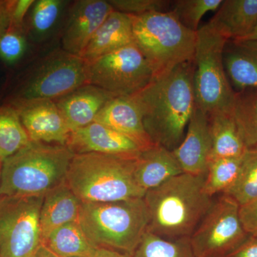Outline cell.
Returning a JSON list of instances; mask_svg holds the SVG:
<instances>
[{
    "label": "cell",
    "instance_id": "9",
    "mask_svg": "<svg viewBox=\"0 0 257 257\" xmlns=\"http://www.w3.org/2000/svg\"><path fill=\"white\" fill-rule=\"evenodd\" d=\"M88 64L89 84L116 97H131L155 78L153 69L135 43Z\"/></svg>",
    "mask_w": 257,
    "mask_h": 257
},
{
    "label": "cell",
    "instance_id": "2",
    "mask_svg": "<svg viewBox=\"0 0 257 257\" xmlns=\"http://www.w3.org/2000/svg\"><path fill=\"white\" fill-rule=\"evenodd\" d=\"M205 176L180 174L147 191V231L166 239L190 237L214 201L204 190Z\"/></svg>",
    "mask_w": 257,
    "mask_h": 257
},
{
    "label": "cell",
    "instance_id": "32",
    "mask_svg": "<svg viewBox=\"0 0 257 257\" xmlns=\"http://www.w3.org/2000/svg\"><path fill=\"white\" fill-rule=\"evenodd\" d=\"M28 49V40L23 30L10 27L0 37V58L8 64H14L23 58Z\"/></svg>",
    "mask_w": 257,
    "mask_h": 257
},
{
    "label": "cell",
    "instance_id": "8",
    "mask_svg": "<svg viewBox=\"0 0 257 257\" xmlns=\"http://www.w3.org/2000/svg\"><path fill=\"white\" fill-rule=\"evenodd\" d=\"M89 84V64L57 49L38 58L20 84L14 101L56 100Z\"/></svg>",
    "mask_w": 257,
    "mask_h": 257
},
{
    "label": "cell",
    "instance_id": "10",
    "mask_svg": "<svg viewBox=\"0 0 257 257\" xmlns=\"http://www.w3.org/2000/svg\"><path fill=\"white\" fill-rule=\"evenodd\" d=\"M239 208L225 194L214 199L189 237L196 257H226L246 241L250 235L241 224Z\"/></svg>",
    "mask_w": 257,
    "mask_h": 257
},
{
    "label": "cell",
    "instance_id": "33",
    "mask_svg": "<svg viewBox=\"0 0 257 257\" xmlns=\"http://www.w3.org/2000/svg\"><path fill=\"white\" fill-rule=\"evenodd\" d=\"M114 11L128 15H141L152 12H168L172 2L167 0H109Z\"/></svg>",
    "mask_w": 257,
    "mask_h": 257
},
{
    "label": "cell",
    "instance_id": "38",
    "mask_svg": "<svg viewBox=\"0 0 257 257\" xmlns=\"http://www.w3.org/2000/svg\"><path fill=\"white\" fill-rule=\"evenodd\" d=\"M89 257H131L126 253L103 247H96Z\"/></svg>",
    "mask_w": 257,
    "mask_h": 257
},
{
    "label": "cell",
    "instance_id": "26",
    "mask_svg": "<svg viewBox=\"0 0 257 257\" xmlns=\"http://www.w3.org/2000/svg\"><path fill=\"white\" fill-rule=\"evenodd\" d=\"M222 194L232 198L240 207L257 199V147L243 154L237 177Z\"/></svg>",
    "mask_w": 257,
    "mask_h": 257
},
{
    "label": "cell",
    "instance_id": "23",
    "mask_svg": "<svg viewBox=\"0 0 257 257\" xmlns=\"http://www.w3.org/2000/svg\"><path fill=\"white\" fill-rule=\"evenodd\" d=\"M208 116L212 141L210 161L242 156L248 147L232 112L218 111L208 114Z\"/></svg>",
    "mask_w": 257,
    "mask_h": 257
},
{
    "label": "cell",
    "instance_id": "16",
    "mask_svg": "<svg viewBox=\"0 0 257 257\" xmlns=\"http://www.w3.org/2000/svg\"><path fill=\"white\" fill-rule=\"evenodd\" d=\"M110 93L88 84L55 100L71 133L87 126L113 98Z\"/></svg>",
    "mask_w": 257,
    "mask_h": 257
},
{
    "label": "cell",
    "instance_id": "17",
    "mask_svg": "<svg viewBox=\"0 0 257 257\" xmlns=\"http://www.w3.org/2000/svg\"><path fill=\"white\" fill-rule=\"evenodd\" d=\"M94 121L126 137L136 143L142 151L155 145L145 130L138 106L131 97L113 98L99 111Z\"/></svg>",
    "mask_w": 257,
    "mask_h": 257
},
{
    "label": "cell",
    "instance_id": "21",
    "mask_svg": "<svg viewBox=\"0 0 257 257\" xmlns=\"http://www.w3.org/2000/svg\"><path fill=\"white\" fill-rule=\"evenodd\" d=\"M182 173L173 152L157 145L142 151L135 164V178L145 192Z\"/></svg>",
    "mask_w": 257,
    "mask_h": 257
},
{
    "label": "cell",
    "instance_id": "18",
    "mask_svg": "<svg viewBox=\"0 0 257 257\" xmlns=\"http://www.w3.org/2000/svg\"><path fill=\"white\" fill-rule=\"evenodd\" d=\"M134 43L130 15L114 11L96 30L82 55L87 64Z\"/></svg>",
    "mask_w": 257,
    "mask_h": 257
},
{
    "label": "cell",
    "instance_id": "5",
    "mask_svg": "<svg viewBox=\"0 0 257 257\" xmlns=\"http://www.w3.org/2000/svg\"><path fill=\"white\" fill-rule=\"evenodd\" d=\"M78 221L96 247L131 256L150 224L143 198L111 202H82Z\"/></svg>",
    "mask_w": 257,
    "mask_h": 257
},
{
    "label": "cell",
    "instance_id": "30",
    "mask_svg": "<svg viewBox=\"0 0 257 257\" xmlns=\"http://www.w3.org/2000/svg\"><path fill=\"white\" fill-rule=\"evenodd\" d=\"M242 156L215 159L209 162L204 181L208 195L214 197L222 194L231 187L239 173Z\"/></svg>",
    "mask_w": 257,
    "mask_h": 257
},
{
    "label": "cell",
    "instance_id": "13",
    "mask_svg": "<svg viewBox=\"0 0 257 257\" xmlns=\"http://www.w3.org/2000/svg\"><path fill=\"white\" fill-rule=\"evenodd\" d=\"M30 140L66 145L71 132L54 100L14 101Z\"/></svg>",
    "mask_w": 257,
    "mask_h": 257
},
{
    "label": "cell",
    "instance_id": "24",
    "mask_svg": "<svg viewBox=\"0 0 257 257\" xmlns=\"http://www.w3.org/2000/svg\"><path fill=\"white\" fill-rule=\"evenodd\" d=\"M42 244L59 257H89L96 248L84 234L78 221L54 230Z\"/></svg>",
    "mask_w": 257,
    "mask_h": 257
},
{
    "label": "cell",
    "instance_id": "29",
    "mask_svg": "<svg viewBox=\"0 0 257 257\" xmlns=\"http://www.w3.org/2000/svg\"><path fill=\"white\" fill-rule=\"evenodd\" d=\"M67 1L37 0L30 9L29 28L38 41L43 40L54 30L60 20Z\"/></svg>",
    "mask_w": 257,
    "mask_h": 257
},
{
    "label": "cell",
    "instance_id": "41",
    "mask_svg": "<svg viewBox=\"0 0 257 257\" xmlns=\"http://www.w3.org/2000/svg\"><path fill=\"white\" fill-rule=\"evenodd\" d=\"M3 160L0 158V172H1L2 166H3Z\"/></svg>",
    "mask_w": 257,
    "mask_h": 257
},
{
    "label": "cell",
    "instance_id": "34",
    "mask_svg": "<svg viewBox=\"0 0 257 257\" xmlns=\"http://www.w3.org/2000/svg\"><path fill=\"white\" fill-rule=\"evenodd\" d=\"M243 229L250 236L257 237V199L239 208Z\"/></svg>",
    "mask_w": 257,
    "mask_h": 257
},
{
    "label": "cell",
    "instance_id": "12",
    "mask_svg": "<svg viewBox=\"0 0 257 257\" xmlns=\"http://www.w3.org/2000/svg\"><path fill=\"white\" fill-rule=\"evenodd\" d=\"M114 11L105 0L74 1L62 30V50L81 57L96 30Z\"/></svg>",
    "mask_w": 257,
    "mask_h": 257
},
{
    "label": "cell",
    "instance_id": "4",
    "mask_svg": "<svg viewBox=\"0 0 257 257\" xmlns=\"http://www.w3.org/2000/svg\"><path fill=\"white\" fill-rule=\"evenodd\" d=\"M74 155L67 145L31 141L3 161L0 196L45 197L65 182Z\"/></svg>",
    "mask_w": 257,
    "mask_h": 257
},
{
    "label": "cell",
    "instance_id": "31",
    "mask_svg": "<svg viewBox=\"0 0 257 257\" xmlns=\"http://www.w3.org/2000/svg\"><path fill=\"white\" fill-rule=\"evenodd\" d=\"M222 0H177L172 2L170 10L189 30L197 32L199 23L207 13L217 11Z\"/></svg>",
    "mask_w": 257,
    "mask_h": 257
},
{
    "label": "cell",
    "instance_id": "15",
    "mask_svg": "<svg viewBox=\"0 0 257 257\" xmlns=\"http://www.w3.org/2000/svg\"><path fill=\"white\" fill-rule=\"evenodd\" d=\"M66 145L75 155L97 153L136 156L142 152L131 140L97 121L72 132Z\"/></svg>",
    "mask_w": 257,
    "mask_h": 257
},
{
    "label": "cell",
    "instance_id": "28",
    "mask_svg": "<svg viewBox=\"0 0 257 257\" xmlns=\"http://www.w3.org/2000/svg\"><path fill=\"white\" fill-rule=\"evenodd\" d=\"M232 114L248 148L257 147V89L236 92Z\"/></svg>",
    "mask_w": 257,
    "mask_h": 257
},
{
    "label": "cell",
    "instance_id": "20",
    "mask_svg": "<svg viewBox=\"0 0 257 257\" xmlns=\"http://www.w3.org/2000/svg\"><path fill=\"white\" fill-rule=\"evenodd\" d=\"M209 23L226 40L242 41L257 24V0H225Z\"/></svg>",
    "mask_w": 257,
    "mask_h": 257
},
{
    "label": "cell",
    "instance_id": "35",
    "mask_svg": "<svg viewBox=\"0 0 257 257\" xmlns=\"http://www.w3.org/2000/svg\"><path fill=\"white\" fill-rule=\"evenodd\" d=\"M35 0H14L11 9V25L15 28L23 30L25 17L28 14Z\"/></svg>",
    "mask_w": 257,
    "mask_h": 257
},
{
    "label": "cell",
    "instance_id": "22",
    "mask_svg": "<svg viewBox=\"0 0 257 257\" xmlns=\"http://www.w3.org/2000/svg\"><path fill=\"white\" fill-rule=\"evenodd\" d=\"M82 202L64 182L45 194L40 213L42 241L54 231L78 221Z\"/></svg>",
    "mask_w": 257,
    "mask_h": 257
},
{
    "label": "cell",
    "instance_id": "3",
    "mask_svg": "<svg viewBox=\"0 0 257 257\" xmlns=\"http://www.w3.org/2000/svg\"><path fill=\"white\" fill-rule=\"evenodd\" d=\"M136 156L75 155L65 182L82 202H111L143 198L135 178Z\"/></svg>",
    "mask_w": 257,
    "mask_h": 257
},
{
    "label": "cell",
    "instance_id": "37",
    "mask_svg": "<svg viewBox=\"0 0 257 257\" xmlns=\"http://www.w3.org/2000/svg\"><path fill=\"white\" fill-rule=\"evenodd\" d=\"M13 1L0 0V37L4 35L11 25V9Z\"/></svg>",
    "mask_w": 257,
    "mask_h": 257
},
{
    "label": "cell",
    "instance_id": "39",
    "mask_svg": "<svg viewBox=\"0 0 257 257\" xmlns=\"http://www.w3.org/2000/svg\"><path fill=\"white\" fill-rule=\"evenodd\" d=\"M31 257H59L51 251L45 245H40V247L37 248L36 251L32 254Z\"/></svg>",
    "mask_w": 257,
    "mask_h": 257
},
{
    "label": "cell",
    "instance_id": "14",
    "mask_svg": "<svg viewBox=\"0 0 257 257\" xmlns=\"http://www.w3.org/2000/svg\"><path fill=\"white\" fill-rule=\"evenodd\" d=\"M211 150L209 116L196 106L183 141L174 150V155L184 173L202 175L207 173Z\"/></svg>",
    "mask_w": 257,
    "mask_h": 257
},
{
    "label": "cell",
    "instance_id": "1",
    "mask_svg": "<svg viewBox=\"0 0 257 257\" xmlns=\"http://www.w3.org/2000/svg\"><path fill=\"white\" fill-rule=\"evenodd\" d=\"M194 73V61L179 64L131 96L152 142L170 151L183 141L197 106Z\"/></svg>",
    "mask_w": 257,
    "mask_h": 257
},
{
    "label": "cell",
    "instance_id": "11",
    "mask_svg": "<svg viewBox=\"0 0 257 257\" xmlns=\"http://www.w3.org/2000/svg\"><path fill=\"white\" fill-rule=\"evenodd\" d=\"M43 199L0 196V257H31L42 244Z\"/></svg>",
    "mask_w": 257,
    "mask_h": 257
},
{
    "label": "cell",
    "instance_id": "40",
    "mask_svg": "<svg viewBox=\"0 0 257 257\" xmlns=\"http://www.w3.org/2000/svg\"><path fill=\"white\" fill-rule=\"evenodd\" d=\"M242 41H253L257 42V24L255 28H253V31L250 33V35L246 37L245 40Z\"/></svg>",
    "mask_w": 257,
    "mask_h": 257
},
{
    "label": "cell",
    "instance_id": "19",
    "mask_svg": "<svg viewBox=\"0 0 257 257\" xmlns=\"http://www.w3.org/2000/svg\"><path fill=\"white\" fill-rule=\"evenodd\" d=\"M223 61L230 84L235 92L257 89V42L228 40Z\"/></svg>",
    "mask_w": 257,
    "mask_h": 257
},
{
    "label": "cell",
    "instance_id": "25",
    "mask_svg": "<svg viewBox=\"0 0 257 257\" xmlns=\"http://www.w3.org/2000/svg\"><path fill=\"white\" fill-rule=\"evenodd\" d=\"M31 143L16 108L0 106V158L4 161Z\"/></svg>",
    "mask_w": 257,
    "mask_h": 257
},
{
    "label": "cell",
    "instance_id": "27",
    "mask_svg": "<svg viewBox=\"0 0 257 257\" xmlns=\"http://www.w3.org/2000/svg\"><path fill=\"white\" fill-rule=\"evenodd\" d=\"M131 257H196L190 238L166 239L147 231Z\"/></svg>",
    "mask_w": 257,
    "mask_h": 257
},
{
    "label": "cell",
    "instance_id": "7",
    "mask_svg": "<svg viewBox=\"0 0 257 257\" xmlns=\"http://www.w3.org/2000/svg\"><path fill=\"white\" fill-rule=\"evenodd\" d=\"M226 40L208 23L197 32L194 64L196 104L207 114L232 112L236 92L225 71Z\"/></svg>",
    "mask_w": 257,
    "mask_h": 257
},
{
    "label": "cell",
    "instance_id": "6",
    "mask_svg": "<svg viewBox=\"0 0 257 257\" xmlns=\"http://www.w3.org/2000/svg\"><path fill=\"white\" fill-rule=\"evenodd\" d=\"M134 43L148 61L155 77L194 61L197 32L189 30L172 12L130 15Z\"/></svg>",
    "mask_w": 257,
    "mask_h": 257
},
{
    "label": "cell",
    "instance_id": "36",
    "mask_svg": "<svg viewBox=\"0 0 257 257\" xmlns=\"http://www.w3.org/2000/svg\"><path fill=\"white\" fill-rule=\"evenodd\" d=\"M226 257H257V237L248 236L244 242Z\"/></svg>",
    "mask_w": 257,
    "mask_h": 257
}]
</instances>
